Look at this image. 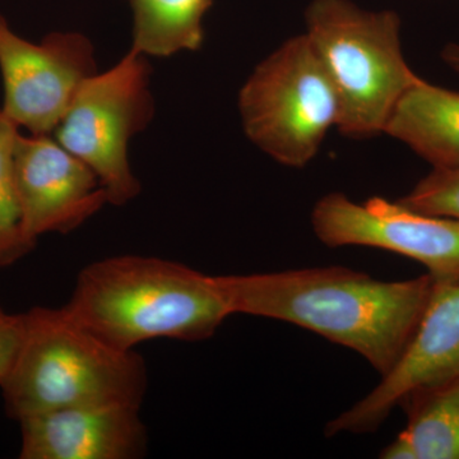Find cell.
Instances as JSON below:
<instances>
[{"label":"cell","mask_w":459,"mask_h":459,"mask_svg":"<svg viewBox=\"0 0 459 459\" xmlns=\"http://www.w3.org/2000/svg\"><path fill=\"white\" fill-rule=\"evenodd\" d=\"M232 314L282 320L360 353L385 376L418 328L430 274L380 281L344 267L216 276Z\"/></svg>","instance_id":"1"},{"label":"cell","mask_w":459,"mask_h":459,"mask_svg":"<svg viewBox=\"0 0 459 459\" xmlns=\"http://www.w3.org/2000/svg\"><path fill=\"white\" fill-rule=\"evenodd\" d=\"M65 307L91 333L126 351L159 338L208 340L232 316L216 276L132 255L90 263Z\"/></svg>","instance_id":"2"},{"label":"cell","mask_w":459,"mask_h":459,"mask_svg":"<svg viewBox=\"0 0 459 459\" xmlns=\"http://www.w3.org/2000/svg\"><path fill=\"white\" fill-rule=\"evenodd\" d=\"M16 361L0 383L5 411L20 420L66 407L141 406L148 377L135 350L117 349L91 333L65 307L22 313Z\"/></svg>","instance_id":"3"},{"label":"cell","mask_w":459,"mask_h":459,"mask_svg":"<svg viewBox=\"0 0 459 459\" xmlns=\"http://www.w3.org/2000/svg\"><path fill=\"white\" fill-rule=\"evenodd\" d=\"M305 23L340 99L337 128L358 140L385 133L402 96L422 80L404 59L400 16L351 0H313Z\"/></svg>","instance_id":"4"},{"label":"cell","mask_w":459,"mask_h":459,"mask_svg":"<svg viewBox=\"0 0 459 459\" xmlns=\"http://www.w3.org/2000/svg\"><path fill=\"white\" fill-rule=\"evenodd\" d=\"M247 137L289 168H305L338 126L341 104L327 69L305 33L255 66L238 92Z\"/></svg>","instance_id":"5"},{"label":"cell","mask_w":459,"mask_h":459,"mask_svg":"<svg viewBox=\"0 0 459 459\" xmlns=\"http://www.w3.org/2000/svg\"><path fill=\"white\" fill-rule=\"evenodd\" d=\"M150 82L148 56L131 48L113 68L81 84L54 131V138L98 175L108 204H129L141 193L128 147L155 113Z\"/></svg>","instance_id":"6"},{"label":"cell","mask_w":459,"mask_h":459,"mask_svg":"<svg viewBox=\"0 0 459 459\" xmlns=\"http://www.w3.org/2000/svg\"><path fill=\"white\" fill-rule=\"evenodd\" d=\"M312 226L329 247H377L421 263L434 282L459 281V220L419 212L382 197L355 204L333 192L314 205Z\"/></svg>","instance_id":"7"},{"label":"cell","mask_w":459,"mask_h":459,"mask_svg":"<svg viewBox=\"0 0 459 459\" xmlns=\"http://www.w3.org/2000/svg\"><path fill=\"white\" fill-rule=\"evenodd\" d=\"M0 110L18 129L51 134L81 84L95 74V49L80 32H51L36 44L21 38L0 14Z\"/></svg>","instance_id":"8"},{"label":"cell","mask_w":459,"mask_h":459,"mask_svg":"<svg viewBox=\"0 0 459 459\" xmlns=\"http://www.w3.org/2000/svg\"><path fill=\"white\" fill-rule=\"evenodd\" d=\"M459 380V281L433 291L400 359L379 385L325 425V435L374 433L412 395Z\"/></svg>","instance_id":"9"},{"label":"cell","mask_w":459,"mask_h":459,"mask_svg":"<svg viewBox=\"0 0 459 459\" xmlns=\"http://www.w3.org/2000/svg\"><path fill=\"white\" fill-rule=\"evenodd\" d=\"M13 171L23 232L35 247L42 235L74 231L108 204L98 175L50 134L18 132Z\"/></svg>","instance_id":"10"},{"label":"cell","mask_w":459,"mask_h":459,"mask_svg":"<svg viewBox=\"0 0 459 459\" xmlns=\"http://www.w3.org/2000/svg\"><path fill=\"white\" fill-rule=\"evenodd\" d=\"M18 422L21 459H135L147 451L141 406L66 407Z\"/></svg>","instance_id":"11"},{"label":"cell","mask_w":459,"mask_h":459,"mask_svg":"<svg viewBox=\"0 0 459 459\" xmlns=\"http://www.w3.org/2000/svg\"><path fill=\"white\" fill-rule=\"evenodd\" d=\"M385 133L433 169L459 168V92L420 81L395 105Z\"/></svg>","instance_id":"12"},{"label":"cell","mask_w":459,"mask_h":459,"mask_svg":"<svg viewBox=\"0 0 459 459\" xmlns=\"http://www.w3.org/2000/svg\"><path fill=\"white\" fill-rule=\"evenodd\" d=\"M409 424L380 452L385 459H459V380L412 395Z\"/></svg>","instance_id":"13"},{"label":"cell","mask_w":459,"mask_h":459,"mask_svg":"<svg viewBox=\"0 0 459 459\" xmlns=\"http://www.w3.org/2000/svg\"><path fill=\"white\" fill-rule=\"evenodd\" d=\"M133 49L168 57L201 49L212 0H131Z\"/></svg>","instance_id":"14"},{"label":"cell","mask_w":459,"mask_h":459,"mask_svg":"<svg viewBox=\"0 0 459 459\" xmlns=\"http://www.w3.org/2000/svg\"><path fill=\"white\" fill-rule=\"evenodd\" d=\"M18 132L0 110V267L13 264L35 247L23 232L14 181L13 148Z\"/></svg>","instance_id":"15"},{"label":"cell","mask_w":459,"mask_h":459,"mask_svg":"<svg viewBox=\"0 0 459 459\" xmlns=\"http://www.w3.org/2000/svg\"><path fill=\"white\" fill-rule=\"evenodd\" d=\"M398 202L419 212L459 220V168L433 169Z\"/></svg>","instance_id":"16"},{"label":"cell","mask_w":459,"mask_h":459,"mask_svg":"<svg viewBox=\"0 0 459 459\" xmlns=\"http://www.w3.org/2000/svg\"><path fill=\"white\" fill-rule=\"evenodd\" d=\"M23 337V316L0 309V383L16 361Z\"/></svg>","instance_id":"17"},{"label":"cell","mask_w":459,"mask_h":459,"mask_svg":"<svg viewBox=\"0 0 459 459\" xmlns=\"http://www.w3.org/2000/svg\"><path fill=\"white\" fill-rule=\"evenodd\" d=\"M442 59L446 65L459 74V45L448 44L442 51Z\"/></svg>","instance_id":"18"}]
</instances>
